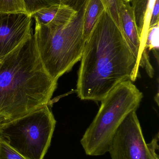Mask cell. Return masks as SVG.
Wrapping results in <instances>:
<instances>
[{"label":"cell","mask_w":159,"mask_h":159,"mask_svg":"<svg viewBox=\"0 0 159 159\" xmlns=\"http://www.w3.org/2000/svg\"><path fill=\"white\" fill-rule=\"evenodd\" d=\"M57 85L43 66L33 34L0 60V114L13 120L49 104Z\"/></svg>","instance_id":"2"},{"label":"cell","mask_w":159,"mask_h":159,"mask_svg":"<svg viewBox=\"0 0 159 159\" xmlns=\"http://www.w3.org/2000/svg\"><path fill=\"white\" fill-rule=\"evenodd\" d=\"M143 98L130 80L116 86L101 102V107L80 143L87 155L101 156L108 152L116 132L125 118L136 110Z\"/></svg>","instance_id":"4"},{"label":"cell","mask_w":159,"mask_h":159,"mask_svg":"<svg viewBox=\"0 0 159 159\" xmlns=\"http://www.w3.org/2000/svg\"><path fill=\"white\" fill-rule=\"evenodd\" d=\"M105 12L101 0H87L84 20V37L86 41Z\"/></svg>","instance_id":"10"},{"label":"cell","mask_w":159,"mask_h":159,"mask_svg":"<svg viewBox=\"0 0 159 159\" xmlns=\"http://www.w3.org/2000/svg\"><path fill=\"white\" fill-rule=\"evenodd\" d=\"M136 111L127 116L116 132L108 152L111 159H159V134L147 143Z\"/></svg>","instance_id":"6"},{"label":"cell","mask_w":159,"mask_h":159,"mask_svg":"<svg viewBox=\"0 0 159 159\" xmlns=\"http://www.w3.org/2000/svg\"><path fill=\"white\" fill-rule=\"evenodd\" d=\"M105 12L120 30L119 9L123 0H101Z\"/></svg>","instance_id":"13"},{"label":"cell","mask_w":159,"mask_h":159,"mask_svg":"<svg viewBox=\"0 0 159 159\" xmlns=\"http://www.w3.org/2000/svg\"><path fill=\"white\" fill-rule=\"evenodd\" d=\"M0 13H26L23 0H0Z\"/></svg>","instance_id":"14"},{"label":"cell","mask_w":159,"mask_h":159,"mask_svg":"<svg viewBox=\"0 0 159 159\" xmlns=\"http://www.w3.org/2000/svg\"><path fill=\"white\" fill-rule=\"evenodd\" d=\"M0 159H27L0 137Z\"/></svg>","instance_id":"15"},{"label":"cell","mask_w":159,"mask_h":159,"mask_svg":"<svg viewBox=\"0 0 159 159\" xmlns=\"http://www.w3.org/2000/svg\"><path fill=\"white\" fill-rule=\"evenodd\" d=\"M73 6L64 2L45 7L31 15L35 24L44 26H57L68 22L76 13Z\"/></svg>","instance_id":"9"},{"label":"cell","mask_w":159,"mask_h":159,"mask_svg":"<svg viewBox=\"0 0 159 159\" xmlns=\"http://www.w3.org/2000/svg\"><path fill=\"white\" fill-rule=\"evenodd\" d=\"M32 26L27 13H0V60L32 37Z\"/></svg>","instance_id":"7"},{"label":"cell","mask_w":159,"mask_h":159,"mask_svg":"<svg viewBox=\"0 0 159 159\" xmlns=\"http://www.w3.org/2000/svg\"><path fill=\"white\" fill-rule=\"evenodd\" d=\"M66 0H23L26 13L31 15L36 11L54 5L63 3Z\"/></svg>","instance_id":"12"},{"label":"cell","mask_w":159,"mask_h":159,"mask_svg":"<svg viewBox=\"0 0 159 159\" xmlns=\"http://www.w3.org/2000/svg\"><path fill=\"white\" fill-rule=\"evenodd\" d=\"M87 0H66L76 9L74 16L57 26L35 24L34 37L40 60L55 80L80 60L85 47L84 20Z\"/></svg>","instance_id":"3"},{"label":"cell","mask_w":159,"mask_h":159,"mask_svg":"<svg viewBox=\"0 0 159 159\" xmlns=\"http://www.w3.org/2000/svg\"><path fill=\"white\" fill-rule=\"evenodd\" d=\"M119 16L121 32L136 57L140 67H143L144 57L141 48V38L130 3L123 1Z\"/></svg>","instance_id":"8"},{"label":"cell","mask_w":159,"mask_h":159,"mask_svg":"<svg viewBox=\"0 0 159 159\" xmlns=\"http://www.w3.org/2000/svg\"><path fill=\"white\" fill-rule=\"evenodd\" d=\"M49 104L12 120L0 128V137L27 159H44L56 124Z\"/></svg>","instance_id":"5"},{"label":"cell","mask_w":159,"mask_h":159,"mask_svg":"<svg viewBox=\"0 0 159 159\" xmlns=\"http://www.w3.org/2000/svg\"><path fill=\"white\" fill-rule=\"evenodd\" d=\"M159 2L156 0L152 9V14L150 17L149 28L156 26L159 24Z\"/></svg>","instance_id":"17"},{"label":"cell","mask_w":159,"mask_h":159,"mask_svg":"<svg viewBox=\"0 0 159 159\" xmlns=\"http://www.w3.org/2000/svg\"><path fill=\"white\" fill-rule=\"evenodd\" d=\"M159 46L158 24L149 28L146 43V49L147 50H153L154 53H158Z\"/></svg>","instance_id":"16"},{"label":"cell","mask_w":159,"mask_h":159,"mask_svg":"<svg viewBox=\"0 0 159 159\" xmlns=\"http://www.w3.org/2000/svg\"><path fill=\"white\" fill-rule=\"evenodd\" d=\"M77 84L82 100L99 102L119 84L137 79L140 67L122 32L105 12L86 42Z\"/></svg>","instance_id":"1"},{"label":"cell","mask_w":159,"mask_h":159,"mask_svg":"<svg viewBox=\"0 0 159 159\" xmlns=\"http://www.w3.org/2000/svg\"><path fill=\"white\" fill-rule=\"evenodd\" d=\"M149 1L150 0H131L130 2L140 35L143 30Z\"/></svg>","instance_id":"11"}]
</instances>
